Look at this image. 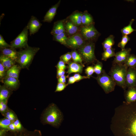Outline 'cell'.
Segmentation results:
<instances>
[{"instance_id":"cell-1","label":"cell","mask_w":136,"mask_h":136,"mask_svg":"<svg viewBox=\"0 0 136 136\" xmlns=\"http://www.w3.org/2000/svg\"><path fill=\"white\" fill-rule=\"evenodd\" d=\"M115 136H136V101H125L115 109L111 124Z\"/></svg>"},{"instance_id":"cell-2","label":"cell","mask_w":136,"mask_h":136,"mask_svg":"<svg viewBox=\"0 0 136 136\" xmlns=\"http://www.w3.org/2000/svg\"><path fill=\"white\" fill-rule=\"evenodd\" d=\"M41 122L48 124L55 128H58L63 119L61 112L55 104L49 105L42 113L41 116Z\"/></svg>"},{"instance_id":"cell-3","label":"cell","mask_w":136,"mask_h":136,"mask_svg":"<svg viewBox=\"0 0 136 136\" xmlns=\"http://www.w3.org/2000/svg\"><path fill=\"white\" fill-rule=\"evenodd\" d=\"M128 68L124 64H113L109 73V75L113 78L116 85L125 90L126 88V77Z\"/></svg>"},{"instance_id":"cell-4","label":"cell","mask_w":136,"mask_h":136,"mask_svg":"<svg viewBox=\"0 0 136 136\" xmlns=\"http://www.w3.org/2000/svg\"><path fill=\"white\" fill-rule=\"evenodd\" d=\"M39 49V47L28 46L24 50L18 51L16 62L19 64L21 68H27Z\"/></svg>"},{"instance_id":"cell-5","label":"cell","mask_w":136,"mask_h":136,"mask_svg":"<svg viewBox=\"0 0 136 136\" xmlns=\"http://www.w3.org/2000/svg\"><path fill=\"white\" fill-rule=\"evenodd\" d=\"M94 78L106 93H108L114 90L116 83L112 77L106 73L104 70H103L101 74Z\"/></svg>"},{"instance_id":"cell-6","label":"cell","mask_w":136,"mask_h":136,"mask_svg":"<svg viewBox=\"0 0 136 136\" xmlns=\"http://www.w3.org/2000/svg\"><path fill=\"white\" fill-rule=\"evenodd\" d=\"M95 48L94 43L88 42L79 49L80 55L86 63H91L97 60L94 53Z\"/></svg>"},{"instance_id":"cell-7","label":"cell","mask_w":136,"mask_h":136,"mask_svg":"<svg viewBox=\"0 0 136 136\" xmlns=\"http://www.w3.org/2000/svg\"><path fill=\"white\" fill-rule=\"evenodd\" d=\"M28 30V27L26 26L16 38L11 42V48L15 49L25 48L29 46L27 43Z\"/></svg>"},{"instance_id":"cell-8","label":"cell","mask_w":136,"mask_h":136,"mask_svg":"<svg viewBox=\"0 0 136 136\" xmlns=\"http://www.w3.org/2000/svg\"><path fill=\"white\" fill-rule=\"evenodd\" d=\"M81 32L84 39L89 42H92L100 35L93 24L82 27L81 29Z\"/></svg>"},{"instance_id":"cell-9","label":"cell","mask_w":136,"mask_h":136,"mask_svg":"<svg viewBox=\"0 0 136 136\" xmlns=\"http://www.w3.org/2000/svg\"><path fill=\"white\" fill-rule=\"evenodd\" d=\"M85 41L81 35L76 34L67 38L66 44L72 48H79L87 43Z\"/></svg>"},{"instance_id":"cell-10","label":"cell","mask_w":136,"mask_h":136,"mask_svg":"<svg viewBox=\"0 0 136 136\" xmlns=\"http://www.w3.org/2000/svg\"><path fill=\"white\" fill-rule=\"evenodd\" d=\"M5 136H42L41 131L35 129L29 131L24 128L20 131H12L8 130Z\"/></svg>"},{"instance_id":"cell-11","label":"cell","mask_w":136,"mask_h":136,"mask_svg":"<svg viewBox=\"0 0 136 136\" xmlns=\"http://www.w3.org/2000/svg\"><path fill=\"white\" fill-rule=\"evenodd\" d=\"M131 50L130 48H127L116 53L113 64H124L130 54Z\"/></svg>"},{"instance_id":"cell-12","label":"cell","mask_w":136,"mask_h":136,"mask_svg":"<svg viewBox=\"0 0 136 136\" xmlns=\"http://www.w3.org/2000/svg\"><path fill=\"white\" fill-rule=\"evenodd\" d=\"M126 88L136 86V68H128L126 77Z\"/></svg>"},{"instance_id":"cell-13","label":"cell","mask_w":136,"mask_h":136,"mask_svg":"<svg viewBox=\"0 0 136 136\" xmlns=\"http://www.w3.org/2000/svg\"><path fill=\"white\" fill-rule=\"evenodd\" d=\"M42 25V24L36 17L32 16L27 25L30 35L34 34L38 32Z\"/></svg>"},{"instance_id":"cell-14","label":"cell","mask_w":136,"mask_h":136,"mask_svg":"<svg viewBox=\"0 0 136 136\" xmlns=\"http://www.w3.org/2000/svg\"><path fill=\"white\" fill-rule=\"evenodd\" d=\"M4 85L12 91L15 90L18 88L19 82L18 79L11 77H5L3 79Z\"/></svg>"},{"instance_id":"cell-15","label":"cell","mask_w":136,"mask_h":136,"mask_svg":"<svg viewBox=\"0 0 136 136\" xmlns=\"http://www.w3.org/2000/svg\"><path fill=\"white\" fill-rule=\"evenodd\" d=\"M3 55L10 58L15 62H16L18 58V52L11 47L0 48Z\"/></svg>"},{"instance_id":"cell-16","label":"cell","mask_w":136,"mask_h":136,"mask_svg":"<svg viewBox=\"0 0 136 136\" xmlns=\"http://www.w3.org/2000/svg\"><path fill=\"white\" fill-rule=\"evenodd\" d=\"M60 1L52 7L47 12L44 17L43 21L51 22L53 19L56 12L57 9L59 5Z\"/></svg>"},{"instance_id":"cell-17","label":"cell","mask_w":136,"mask_h":136,"mask_svg":"<svg viewBox=\"0 0 136 136\" xmlns=\"http://www.w3.org/2000/svg\"><path fill=\"white\" fill-rule=\"evenodd\" d=\"M126 102L130 103L136 101V86L128 88L125 93Z\"/></svg>"},{"instance_id":"cell-18","label":"cell","mask_w":136,"mask_h":136,"mask_svg":"<svg viewBox=\"0 0 136 136\" xmlns=\"http://www.w3.org/2000/svg\"><path fill=\"white\" fill-rule=\"evenodd\" d=\"M84 65L74 62H70L68 63V70L67 72L69 74L73 73H81Z\"/></svg>"},{"instance_id":"cell-19","label":"cell","mask_w":136,"mask_h":136,"mask_svg":"<svg viewBox=\"0 0 136 136\" xmlns=\"http://www.w3.org/2000/svg\"><path fill=\"white\" fill-rule=\"evenodd\" d=\"M65 27L62 21L55 22L51 31V33L53 36L64 32Z\"/></svg>"},{"instance_id":"cell-20","label":"cell","mask_w":136,"mask_h":136,"mask_svg":"<svg viewBox=\"0 0 136 136\" xmlns=\"http://www.w3.org/2000/svg\"><path fill=\"white\" fill-rule=\"evenodd\" d=\"M21 68L20 66L14 64L7 71L6 77H12L18 79Z\"/></svg>"},{"instance_id":"cell-21","label":"cell","mask_w":136,"mask_h":136,"mask_svg":"<svg viewBox=\"0 0 136 136\" xmlns=\"http://www.w3.org/2000/svg\"><path fill=\"white\" fill-rule=\"evenodd\" d=\"M0 61L6 71L14 65L15 63V61L10 58L2 54L0 56Z\"/></svg>"},{"instance_id":"cell-22","label":"cell","mask_w":136,"mask_h":136,"mask_svg":"<svg viewBox=\"0 0 136 136\" xmlns=\"http://www.w3.org/2000/svg\"><path fill=\"white\" fill-rule=\"evenodd\" d=\"M12 91L4 85L0 86V100L8 99Z\"/></svg>"},{"instance_id":"cell-23","label":"cell","mask_w":136,"mask_h":136,"mask_svg":"<svg viewBox=\"0 0 136 136\" xmlns=\"http://www.w3.org/2000/svg\"><path fill=\"white\" fill-rule=\"evenodd\" d=\"M114 39V36L111 35L105 39L104 41L102 43L104 50L106 49L112 48L115 43Z\"/></svg>"},{"instance_id":"cell-24","label":"cell","mask_w":136,"mask_h":136,"mask_svg":"<svg viewBox=\"0 0 136 136\" xmlns=\"http://www.w3.org/2000/svg\"><path fill=\"white\" fill-rule=\"evenodd\" d=\"M82 14L80 13H75L70 16L69 18L73 23L77 26L79 25L82 23Z\"/></svg>"},{"instance_id":"cell-25","label":"cell","mask_w":136,"mask_h":136,"mask_svg":"<svg viewBox=\"0 0 136 136\" xmlns=\"http://www.w3.org/2000/svg\"><path fill=\"white\" fill-rule=\"evenodd\" d=\"M64 27L67 33L70 35L75 34L78 30L77 26L71 22H67L65 25Z\"/></svg>"},{"instance_id":"cell-26","label":"cell","mask_w":136,"mask_h":136,"mask_svg":"<svg viewBox=\"0 0 136 136\" xmlns=\"http://www.w3.org/2000/svg\"><path fill=\"white\" fill-rule=\"evenodd\" d=\"M102 54L101 60L106 61L108 59L115 56V49L112 48L105 50Z\"/></svg>"},{"instance_id":"cell-27","label":"cell","mask_w":136,"mask_h":136,"mask_svg":"<svg viewBox=\"0 0 136 136\" xmlns=\"http://www.w3.org/2000/svg\"><path fill=\"white\" fill-rule=\"evenodd\" d=\"M93 19L91 16L87 12L83 14L82 17V23L84 26L93 24Z\"/></svg>"},{"instance_id":"cell-28","label":"cell","mask_w":136,"mask_h":136,"mask_svg":"<svg viewBox=\"0 0 136 136\" xmlns=\"http://www.w3.org/2000/svg\"><path fill=\"white\" fill-rule=\"evenodd\" d=\"M124 64L128 68H136V55L130 54Z\"/></svg>"},{"instance_id":"cell-29","label":"cell","mask_w":136,"mask_h":136,"mask_svg":"<svg viewBox=\"0 0 136 136\" xmlns=\"http://www.w3.org/2000/svg\"><path fill=\"white\" fill-rule=\"evenodd\" d=\"M134 20V19H131L127 26L124 27L121 29V31L122 36L128 35L133 31H136V29H133L132 26V24Z\"/></svg>"},{"instance_id":"cell-30","label":"cell","mask_w":136,"mask_h":136,"mask_svg":"<svg viewBox=\"0 0 136 136\" xmlns=\"http://www.w3.org/2000/svg\"><path fill=\"white\" fill-rule=\"evenodd\" d=\"M67 39L64 32L53 36L54 40L59 42L64 45H67L66 40Z\"/></svg>"},{"instance_id":"cell-31","label":"cell","mask_w":136,"mask_h":136,"mask_svg":"<svg viewBox=\"0 0 136 136\" xmlns=\"http://www.w3.org/2000/svg\"><path fill=\"white\" fill-rule=\"evenodd\" d=\"M4 116L12 122L18 118L15 113L9 108Z\"/></svg>"},{"instance_id":"cell-32","label":"cell","mask_w":136,"mask_h":136,"mask_svg":"<svg viewBox=\"0 0 136 136\" xmlns=\"http://www.w3.org/2000/svg\"><path fill=\"white\" fill-rule=\"evenodd\" d=\"M8 100V99L0 100V112L3 116L9 108L7 105Z\"/></svg>"},{"instance_id":"cell-33","label":"cell","mask_w":136,"mask_h":136,"mask_svg":"<svg viewBox=\"0 0 136 136\" xmlns=\"http://www.w3.org/2000/svg\"><path fill=\"white\" fill-rule=\"evenodd\" d=\"M130 40V38L128 35L123 36L121 41L118 44V46L121 49V50L125 49L126 45Z\"/></svg>"},{"instance_id":"cell-34","label":"cell","mask_w":136,"mask_h":136,"mask_svg":"<svg viewBox=\"0 0 136 136\" xmlns=\"http://www.w3.org/2000/svg\"><path fill=\"white\" fill-rule=\"evenodd\" d=\"M71 53L72 59L73 62L83 65L82 57L79 54L75 51H72Z\"/></svg>"},{"instance_id":"cell-35","label":"cell","mask_w":136,"mask_h":136,"mask_svg":"<svg viewBox=\"0 0 136 136\" xmlns=\"http://www.w3.org/2000/svg\"><path fill=\"white\" fill-rule=\"evenodd\" d=\"M12 122L7 118L5 117L1 119L0 120V128L8 130L9 126Z\"/></svg>"},{"instance_id":"cell-36","label":"cell","mask_w":136,"mask_h":136,"mask_svg":"<svg viewBox=\"0 0 136 136\" xmlns=\"http://www.w3.org/2000/svg\"><path fill=\"white\" fill-rule=\"evenodd\" d=\"M103 64L102 62L97 60L96 63L93 67L94 72L97 75L101 74L102 72Z\"/></svg>"},{"instance_id":"cell-37","label":"cell","mask_w":136,"mask_h":136,"mask_svg":"<svg viewBox=\"0 0 136 136\" xmlns=\"http://www.w3.org/2000/svg\"><path fill=\"white\" fill-rule=\"evenodd\" d=\"M72 58L71 53H67L62 55L60 57V60L63 61L65 63H69L70 60Z\"/></svg>"},{"instance_id":"cell-38","label":"cell","mask_w":136,"mask_h":136,"mask_svg":"<svg viewBox=\"0 0 136 136\" xmlns=\"http://www.w3.org/2000/svg\"><path fill=\"white\" fill-rule=\"evenodd\" d=\"M13 122L15 127L16 131H21L24 128L18 118Z\"/></svg>"},{"instance_id":"cell-39","label":"cell","mask_w":136,"mask_h":136,"mask_svg":"<svg viewBox=\"0 0 136 136\" xmlns=\"http://www.w3.org/2000/svg\"><path fill=\"white\" fill-rule=\"evenodd\" d=\"M0 48L11 47L10 45L6 42L1 35H0Z\"/></svg>"},{"instance_id":"cell-40","label":"cell","mask_w":136,"mask_h":136,"mask_svg":"<svg viewBox=\"0 0 136 136\" xmlns=\"http://www.w3.org/2000/svg\"><path fill=\"white\" fill-rule=\"evenodd\" d=\"M68 85L67 84L58 83L55 92H60L63 91Z\"/></svg>"},{"instance_id":"cell-41","label":"cell","mask_w":136,"mask_h":136,"mask_svg":"<svg viewBox=\"0 0 136 136\" xmlns=\"http://www.w3.org/2000/svg\"><path fill=\"white\" fill-rule=\"evenodd\" d=\"M85 73L86 74L87 76L89 78L94 72L93 67L92 66H88L85 69Z\"/></svg>"},{"instance_id":"cell-42","label":"cell","mask_w":136,"mask_h":136,"mask_svg":"<svg viewBox=\"0 0 136 136\" xmlns=\"http://www.w3.org/2000/svg\"><path fill=\"white\" fill-rule=\"evenodd\" d=\"M57 69L64 70L67 67L65 63L62 60H60L58 62L56 66Z\"/></svg>"},{"instance_id":"cell-43","label":"cell","mask_w":136,"mask_h":136,"mask_svg":"<svg viewBox=\"0 0 136 136\" xmlns=\"http://www.w3.org/2000/svg\"><path fill=\"white\" fill-rule=\"evenodd\" d=\"M6 70L3 65L0 63V78L3 79L5 77L6 74Z\"/></svg>"},{"instance_id":"cell-44","label":"cell","mask_w":136,"mask_h":136,"mask_svg":"<svg viewBox=\"0 0 136 136\" xmlns=\"http://www.w3.org/2000/svg\"><path fill=\"white\" fill-rule=\"evenodd\" d=\"M73 76L76 80L77 82L84 79L89 78L87 76H82L78 73L75 74Z\"/></svg>"},{"instance_id":"cell-45","label":"cell","mask_w":136,"mask_h":136,"mask_svg":"<svg viewBox=\"0 0 136 136\" xmlns=\"http://www.w3.org/2000/svg\"><path fill=\"white\" fill-rule=\"evenodd\" d=\"M65 73L64 70H62L59 69H57V78L58 79L64 75Z\"/></svg>"},{"instance_id":"cell-46","label":"cell","mask_w":136,"mask_h":136,"mask_svg":"<svg viewBox=\"0 0 136 136\" xmlns=\"http://www.w3.org/2000/svg\"><path fill=\"white\" fill-rule=\"evenodd\" d=\"M8 130L12 131H16L15 127L13 122H12L9 126Z\"/></svg>"},{"instance_id":"cell-47","label":"cell","mask_w":136,"mask_h":136,"mask_svg":"<svg viewBox=\"0 0 136 136\" xmlns=\"http://www.w3.org/2000/svg\"><path fill=\"white\" fill-rule=\"evenodd\" d=\"M76 82H77V80L74 76H71L69 77L67 84L68 85L73 84Z\"/></svg>"},{"instance_id":"cell-48","label":"cell","mask_w":136,"mask_h":136,"mask_svg":"<svg viewBox=\"0 0 136 136\" xmlns=\"http://www.w3.org/2000/svg\"><path fill=\"white\" fill-rule=\"evenodd\" d=\"M8 130L0 129V136H5Z\"/></svg>"},{"instance_id":"cell-49","label":"cell","mask_w":136,"mask_h":136,"mask_svg":"<svg viewBox=\"0 0 136 136\" xmlns=\"http://www.w3.org/2000/svg\"><path fill=\"white\" fill-rule=\"evenodd\" d=\"M69 77V75H64L59 78H58V80H60L66 79V78H68Z\"/></svg>"}]
</instances>
